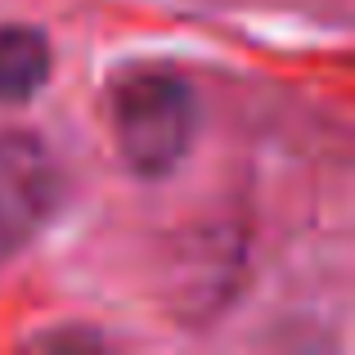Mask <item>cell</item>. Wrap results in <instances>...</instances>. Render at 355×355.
Segmentation results:
<instances>
[{"mask_svg":"<svg viewBox=\"0 0 355 355\" xmlns=\"http://www.w3.org/2000/svg\"><path fill=\"white\" fill-rule=\"evenodd\" d=\"M198 90L175 68H126L108 86V130L139 180H166L198 139Z\"/></svg>","mask_w":355,"mask_h":355,"instance_id":"1","label":"cell"},{"mask_svg":"<svg viewBox=\"0 0 355 355\" xmlns=\"http://www.w3.org/2000/svg\"><path fill=\"white\" fill-rule=\"evenodd\" d=\"M63 202V171L41 135L5 130L0 135V270L18 261Z\"/></svg>","mask_w":355,"mask_h":355,"instance_id":"2","label":"cell"},{"mask_svg":"<svg viewBox=\"0 0 355 355\" xmlns=\"http://www.w3.org/2000/svg\"><path fill=\"white\" fill-rule=\"evenodd\" d=\"M54 50L50 36L32 23H5L0 27V104H27L50 86Z\"/></svg>","mask_w":355,"mask_h":355,"instance_id":"3","label":"cell"}]
</instances>
